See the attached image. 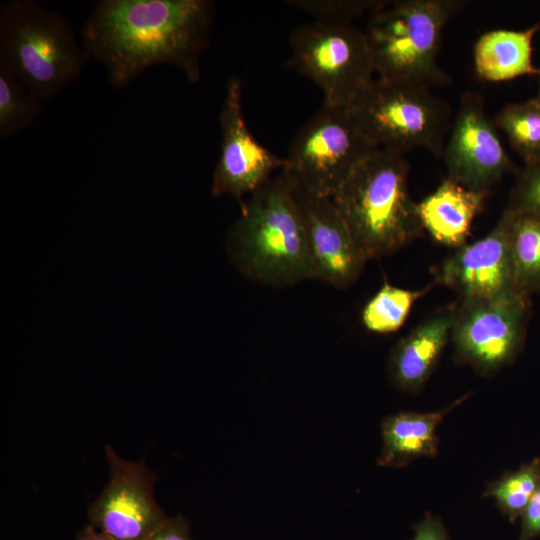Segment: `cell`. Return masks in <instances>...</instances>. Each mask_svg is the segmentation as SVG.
Returning a JSON list of instances; mask_svg holds the SVG:
<instances>
[{"label":"cell","mask_w":540,"mask_h":540,"mask_svg":"<svg viewBox=\"0 0 540 540\" xmlns=\"http://www.w3.org/2000/svg\"><path fill=\"white\" fill-rule=\"evenodd\" d=\"M540 487V460L534 458L515 471H507L489 482L484 497H491L496 507L514 523Z\"/></svg>","instance_id":"22"},{"label":"cell","mask_w":540,"mask_h":540,"mask_svg":"<svg viewBox=\"0 0 540 540\" xmlns=\"http://www.w3.org/2000/svg\"><path fill=\"white\" fill-rule=\"evenodd\" d=\"M221 145L212 177L214 197L228 195L242 202L275 172L285 166L281 158L252 135L245 121L242 104V83L230 77L219 115Z\"/></svg>","instance_id":"12"},{"label":"cell","mask_w":540,"mask_h":540,"mask_svg":"<svg viewBox=\"0 0 540 540\" xmlns=\"http://www.w3.org/2000/svg\"><path fill=\"white\" fill-rule=\"evenodd\" d=\"M511 214L509 242L516 282L530 296L540 293V212Z\"/></svg>","instance_id":"19"},{"label":"cell","mask_w":540,"mask_h":540,"mask_svg":"<svg viewBox=\"0 0 540 540\" xmlns=\"http://www.w3.org/2000/svg\"><path fill=\"white\" fill-rule=\"evenodd\" d=\"M442 157L447 178L487 194L505 175L518 170L486 112L484 98L474 91L461 96Z\"/></svg>","instance_id":"11"},{"label":"cell","mask_w":540,"mask_h":540,"mask_svg":"<svg viewBox=\"0 0 540 540\" xmlns=\"http://www.w3.org/2000/svg\"><path fill=\"white\" fill-rule=\"evenodd\" d=\"M431 288L409 290L385 283L362 310L364 327L376 334L397 331L403 326L416 300Z\"/></svg>","instance_id":"21"},{"label":"cell","mask_w":540,"mask_h":540,"mask_svg":"<svg viewBox=\"0 0 540 540\" xmlns=\"http://www.w3.org/2000/svg\"><path fill=\"white\" fill-rule=\"evenodd\" d=\"M467 397L465 395L435 412H400L386 417L382 423L383 447L378 464L399 468L420 457L436 456L438 425L448 412Z\"/></svg>","instance_id":"17"},{"label":"cell","mask_w":540,"mask_h":540,"mask_svg":"<svg viewBox=\"0 0 540 540\" xmlns=\"http://www.w3.org/2000/svg\"><path fill=\"white\" fill-rule=\"evenodd\" d=\"M379 2L377 0H291L287 3L313 15L316 21L351 24L354 18L367 10L372 11Z\"/></svg>","instance_id":"24"},{"label":"cell","mask_w":540,"mask_h":540,"mask_svg":"<svg viewBox=\"0 0 540 540\" xmlns=\"http://www.w3.org/2000/svg\"><path fill=\"white\" fill-rule=\"evenodd\" d=\"M409 169L405 153L378 147L332 197L368 261L398 251L423 231Z\"/></svg>","instance_id":"3"},{"label":"cell","mask_w":540,"mask_h":540,"mask_svg":"<svg viewBox=\"0 0 540 540\" xmlns=\"http://www.w3.org/2000/svg\"><path fill=\"white\" fill-rule=\"evenodd\" d=\"M109 478L88 508L92 526L112 540H146L168 519L154 497L157 475L144 461L122 459L107 445Z\"/></svg>","instance_id":"10"},{"label":"cell","mask_w":540,"mask_h":540,"mask_svg":"<svg viewBox=\"0 0 540 540\" xmlns=\"http://www.w3.org/2000/svg\"><path fill=\"white\" fill-rule=\"evenodd\" d=\"M76 540H112L106 534L96 529L91 524L82 528L76 536Z\"/></svg>","instance_id":"29"},{"label":"cell","mask_w":540,"mask_h":540,"mask_svg":"<svg viewBox=\"0 0 540 540\" xmlns=\"http://www.w3.org/2000/svg\"><path fill=\"white\" fill-rule=\"evenodd\" d=\"M213 15L210 0H100L82 26L81 44L115 88L160 64L198 83Z\"/></svg>","instance_id":"1"},{"label":"cell","mask_w":540,"mask_h":540,"mask_svg":"<svg viewBox=\"0 0 540 540\" xmlns=\"http://www.w3.org/2000/svg\"><path fill=\"white\" fill-rule=\"evenodd\" d=\"M463 0H387L371 11L364 31L379 79L428 88L448 83L438 64L443 32Z\"/></svg>","instance_id":"5"},{"label":"cell","mask_w":540,"mask_h":540,"mask_svg":"<svg viewBox=\"0 0 540 540\" xmlns=\"http://www.w3.org/2000/svg\"><path fill=\"white\" fill-rule=\"evenodd\" d=\"M90 59L62 14L35 0L0 9V67L42 102L76 81Z\"/></svg>","instance_id":"4"},{"label":"cell","mask_w":540,"mask_h":540,"mask_svg":"<svg viewBox=\"0 0 540 540\" xmlns=\"http://www.w3.org/2000/svg\"><path fill=\"white\" fill-rule=\"evenodd\" d=\"M487 195L445 179L418 203L423 230L445 246L457 249L465 245L472 223L482 211Z\"/></svg>","instance_id":"16"},{"label":"cell","mask_w":540,"mask_h":540,"mask_svg":"<svg viewBox=\"0 0 540 540\" xmlns=\"http://www.w3.org/2000/svg\"><path fill=\"white\" fill-rule=\"evenodd\" d=\"M493 121L525 165L540 163V102L536 98L505 105Z\"/></svg>","instance_id":"20"},{"label":"cell","mask_w":540,"mask_h":540,"mask_svg":"<svg viewBox=\"0 0 540 540\" xmlns=\"http://www.w3.org/2000/svg\"><path fill=\"white\" fill-rule=\"evenodd\" d=\"M540 20L524 30L497 29L484 33L473 49L474 67L485 81L501 82L525 75H538L532 63V41Z\"/></svg>","instance_id":"18"},{"label":"cell","mask_w":540,"mask_h":540,"mask_svg":"<svg viewBox=\"0 0 540 540\" xmlns=\"http://www.w3.org/2000/svg\"><path fill=\"white\" fill-rule=\"evenodd\" d=\"M42 101L10 72L0 67V139L29 128L39 117Z\"/></svg>","instance_id":"23"},{"label":"cell","mask_w":540,"mask_h":540,"mask_svg":"<svg viewBox=\"0 0 540 540\" xmlns=\"http://www.w3.org/2000/svg\"><path fill=\"white\" fill-rule=\"evenodd\" d=\"M511 217V212L504 209L487 235L457 248L440 266L435 283L453 289L461 300L520 291L509 242Z\"/></svg>","instance_id":"14"},{"label":"cell","mask_w":540,"mask_h":540,"mask_svg":"<svg viewBox=\"0 0 540 540\" xmlns=\"http://www.w3.org/2000/svg\"><path fill=\"white\" fill-rule=\"evenodd\" d=\"M289 45L288 65L321 89L324 105L350 108L375 79L367 36L351 24L315 21L297 26Z\"/></svg>","instance_id":"7"},{"label":"cell","mask_w":540,"mask_h":540,"mask_svg":"<svg viewBox=\"0 0 540 540\" xmlns=\"http://www.w3.org/2000/svg\"><path fill=\"white\" fill-rule=\"evenodd\" d=\"M455 307L444 309L418 324L392 348L388 375L400 390H422L451 338Z\"/></svg>","instance_id":"15"},{"label":"cell","mask_w":540,"mask_h":540,"mask_svg":"<svg viewBox=\"0 0 540 540\" xmlns=\"http://www.w3.org/2000/svg\"><path fill=\"white\" fill-rule=\"evenodd\" d=\"M414 532L412 540H450L441 519L431 513H426L424 519L414 526Z\"/></svg>","instance_id":"28"},{"label":"cell","mask_w":540,"mask_h":540,"mask_svg":"<svg viewBox=\"0 0 540 540\" xmlns=\"http://www.w3.org/2000/svg\"><path fill=\"white\" fill-rule=\"evenodd\" d=\"M378 147L359 129L350 108L322 105L295 135L284 168L308 191L326 197Z\"/></svg>","instance_id":"9"},{"label":"cell","mask_w":540,"mask_h":540,"mask_svg":"<svg viewBox=\"0 0 540 540\" xmlns=\"http://www.w3.org/2000/svg\"><path fill=\"white\" fill-rule=\"evenodd\" d=\"M538 78H539V85H538V93H537V96L535 97L539 102H540V72L539 74L537 75Z\"/></svg>","instance_id":"30"},{"label":"cell","mask_w":540,"mask_h":540,"mask_svg":"<svg viewBox=\"0 0 540 540\" xmlns=\"http://www.w3.org/2000/svg\"><path fill=\"white\" fill-rule=\"evenodd\" d=\"M146 540H193L188 520L182 514L168 517L167 521Z\"/></svg>","instance_id":"27"},{"label":"cell","mask_w":540,"mask_h":540,"mask_svg":"<svg viewBox=\"0 0 540 540\" xmlns=\"http://www.w3.org/2000/svg\"><path fill=\"white\" fill-rule=\"evenodd\" d=\"M506 209L512 213L540 212V163L525 165L519 171Z\"/></svg>","instance_id":"25"},{"label":"cell","mask_w":540,"mask_h":540,"mask_svg":"<svg viewBox=\"0 0 540 540\" xmlns=\"http://www.w3.org/2000/svg\"><path fill=\"white\" fill-rule=\"evenodd\" d=\"M297 183L283 168L240 202L225 248L244 278L273 288L311 279L305 223L295 197Z\"/></svg>","instance_id":"2"},{"label":"cell","mask_w":540,"mask_h":540,"mask_svg":"<svg viewBox=\"0 0 540 540\" xmlns=\"http://www.w3.org/2000/svg\"><path fill=\"white\" fill-rule=\"evenodd\" d=\"M537 537H540V487L521 515L518 540H532Z\"/></svg>","instance_id":"26"},{"label":"cell","mask_w":540,"mask_h":540,"mask_svg":"<svg viewBox=\"0 0 540 540\" xmlns=\"http://www.w3.org/2000/svg\"><path fill=\"white\" fill-rule=\"evenodd\" d=\"M531 314L521 291L461 300L455 306L451 338L454 359L490 376L510 365L523 349Z\"/></svg>","instance_id":"8"},{"label":"cell","mask_w":540,"mask_h":540,"mask_svg":"<svg viewBox=\"0 0 540 540\" xmlns=\"http://www.w3.org/2000/svg\"><path fill=\"white\" fill-rule=\"evenodd\" d=\"M350 113L377 147L405 154L422 148L442 157L452 125L450 104L431 88L379 78L353 102Z\"/></svg>","instance_id":"6"},{"label":"cell","mask_w":540,"mask_h":540,"mask_svg":"<svg viewBox=\"0 0 540 540\" xmlns=\"http://www.w3.org/2000/svg\"><path fill=\"white\" fill-rule=\"evenodd\" d=\"M301 209L311 261V279L338 289L351 286L368 262L332 197L314 194L299 183Z\"/></svg>","instance_id":"13"}]
</instances>
